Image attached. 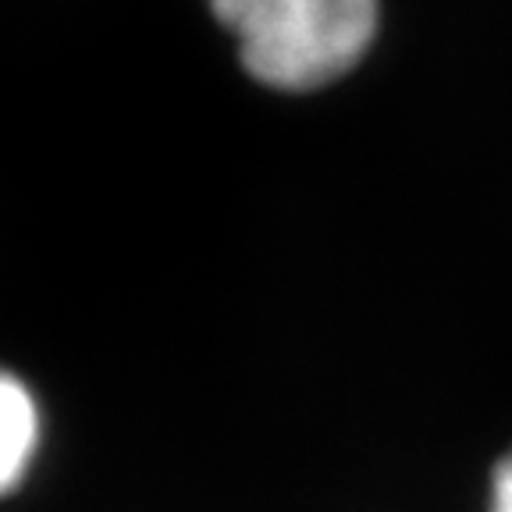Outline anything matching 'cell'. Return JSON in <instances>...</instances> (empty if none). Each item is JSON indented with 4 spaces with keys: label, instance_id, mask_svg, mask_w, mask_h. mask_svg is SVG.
Returning <instances> with one entry per match:
<instances>
[{
    "label": "cell",
    "instance_id": "7a4b0ae2",
    "mask_svg": "<svg viewBox=\"0 0 512 512\" xmlns=\"http://www.w3.org/2000/svg\"><path fill=\"white\" fill-rule=\"evenodd\" d=\"M43 413L32 388L11 370H0V498L25 484L40 456Z\"/></svg>",
    "mask_w": 512,
    "mask_h": 512
},
{
    "label": "cell",
    "instance_id": "6da1fadb",
    "mask_svg": "<svg viewBox=\"0 0 512 512\" xmlns=\"http://www.w3.org/2000/svg\"><path fill=\"white\" fill-rule=\"evenodd\" d=\"M253 82L313 93L370 54L381 0H207Z\"/></svg>",
    "mask_w": 512,
    "mask_h": 512
},
{
    "label": "cell",
    "instance_id": "3957f363",
    "mask_svg": "<svg viewBox=\"0 0 512 512\" xmlns=\"http://www.w3.org/2000/svg\"><path fill=\"white\" fill-rule=\"evenodd\" d=\"M491 512H512V452L491 477Z\"/></svg>",
    "mask_w": 512,
    "mask_h": 512
}]
</instances>
